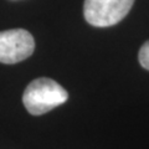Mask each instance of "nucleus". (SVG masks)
Instances as JSON below:
<instances>
[{"label":"nucleus","mask_w":149,"mask_h":149,"mask_svg":"<svg viewBox=\"0 0 149 149\" xmlns=\"http://www.w3.org/2000/svg\"><path fill=\"white\" fill-rule=\"evenodd\" d=\"M138 60H139L141 66L149 71V40L142 45L141 50H139V54H138Z\"/></svg>","instance_id":"obj_4"},{"label":"nucleus","mask_w":149,"mask_h":149,"mask_svg":"<svg viewBox=\"0 0 149 149\" xmlns=\"http://www.w3.org/2000/svg\"><path fill=\"white\" fill-rule=\"evenodd\" d=\"M133 4L134 0H85L83 15L92 26L108 27L123 20Z\"/></svg>","instance_id":"obj_2"},{"label":"nucleus","mask_w":149,"mask_h":149,"mask_svg":"<svg viewBox=\"0 0 149 149\" xmlns=\"http://www.w3.org/2000/svg\"><path fill=\"white\" fill-rule=\"evenodd\" d=\"M68 93L56 81L47 77L36 78L27 85L22 95L25 108L32 116H41L65 103Z\"/></svg>","instance_id":"obj_1"},{"label":"nucleus","mask_w":149,"mask_h":149,"mask_svg":"<svg viewBox=\"0 0 149 149\" xmlns=\"http://www.w3.org/2000/svg\"><path fill=\"white\" fill-rule=\"evenodd\" d=\"M35 50L34 37L27 30L13 29L0 31V62L17 63L32 55Z\"/></svg>","instance_id":"obj_3"}]
</instances>
